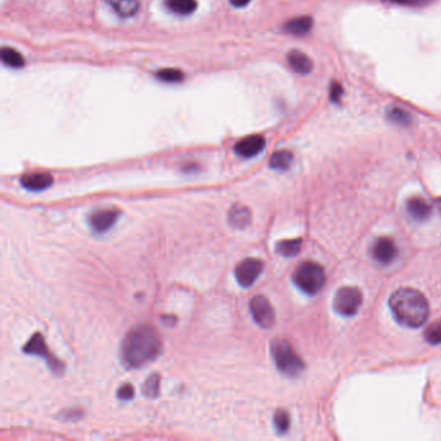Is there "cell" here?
<instances>
[{
    "mask_svg": "<svg viewBox=\"0 0 441 441\" xmlns=\"http://www.w3.org/2000/svg\"><path fill=\"white\" fill-rule=\"evenodd\" d=\"M166 7L170 12L178 16H189L197 10V0H166Z\"/></svg>",
    "mask_w": 441,
    "mask_h": 441,
    "instance_id": "cell-18",
    "label": "cell"
},
{
    "mask_svg": "<svg viewBox=\"0 0 441 441\" xmlns=\"http://www.w3.org/2000/svg\"><path fill=\"white\" fill-rule=\"evenodd\" d=\"M389 303L391 312L400 325L411 329L423 325L430 315L426 296L416 289L402 287L396 290L391 295Z\"/></svg>",
    "mask_w": 441,
    "mask_h": 441,
    "instance_id": "cell-2",
    "label": "cell"
},
{
    "mask_svg": "<svg viewBox=\"0 0 441 441\" xmlns=\"http://www.w3.org/2000/svg\"><path fill=\"white\" fill-rule=\"evenodd\" d=\"M156 75L159 81L166 83H179L184 79V73L179 69H162Z\"/></svg>",
    "mask_w": 441,
    "mask_h": 441,
    "instance_id": "cell-23",
    "label": "cell"
},
{
    "mask_svg": "<svg viewBox=\"0 0 441 441\" xmlns=\"http://www.w3.org/2000/svg\"><path fill=\"white\" fill-rule=\"evenodd\" d=\"M106 3L122 19L134 17L140 8L139 0H106Z\"/></svg>",
    "mask_w": 441,
    "mask_h": 441,
    "instance_id": "cell-15",
    "label": "cell"
},
{
    "mask_svg": "<svg viewBox=\"0 0 441 441\" xmlns=\"http://www.w3.org/2000/svg\"><path fill=\"white\" fill-rule=\"evenodd\" d=\"M23 352L28 353V355H34V356H39V358H44L48 362L51 370L63 373V364L59 360L53 358L52 355L48 352V348L45 346V342H44V338H43L42 334H38V333L34 334L32 336V339L23 347Z\"/></svg>",
    "mask_w": 441,
    "mask_h": 441,
    "instance_id": "cell-8",
    "label": "cell"
},
{
    "mask_svg": "<svg viewBox=\"0 0 441 441\" xmlns=\"http://www.w3.org/2000/svg\"><path fill=\"white\" fill-rule=\"evenodd\" d=\"M232 6L237 7V8H242V7H246L252 0H229Z\"/></svg>",
    "mask_w": 441,
    "mask_h": 441,
    "instance_id": "cell-30",
    "label": "cell"
},
{
    "mask_svg": "<svg viewBox=\"0 0 441 441\" xmlns=\"http://www.w3.org/2000/svg\"><path fill=\"white\" fill-rule=\"evenodd\" d=\"M250 312L255 322L262 326L263 329H271L276 322L274 307L263 295H256L250 300Z\"/></svg>",
    "mask_w": 441,
    "mask_h": 441,
    "instance_id": "cell-6",
    "label": "cell"
},
{
    "mask_svg": "<svg viewBox=\"0 0 441 441\" xmlns=\"http://www.w3.org/2000/svg\"><path fill=\"white\" fill-rule=\"evenodd\" d=\"M312 26H314V20L308 16H302V17H296V19L286 22L284 30L287 34H291L295 37H303L305 34L311 32Z\"/></svg>",
    "mask_w": 441,
    "mask_h": 441,
    "instance_id": "cell-17",
    "label": "cell"
},
{
    "mask_svg": "<svg viewBox=\"0 0 441 441\" xmlns=\"http://www.w3.org/2000/svg\"><path fill=\"white\" fill-rule=\"evenodd\" d=\"M371 255L377 262L387 265V264L393 262L396 259V256H398V246H396V243L392 238L380 237L373 243Z\"/></svg>",
    "mask_w": 441,
    "mask_h": 441,
    "instance_id": "cell-10",
    "label": "cell"
},
{
    "mask_svg": "<svg viewBox=\"0 0 441 441\" xmlns=\"http://www.w3.org/2000/svg\"><path fill=\"white\" fill-rule=\"evenodd\" d=\"M159 384H161V377L158 374H152L143 386V393L149 399L157 398L159 395Z\"/></svg>",
    "mask_w": 441,
    "mask_h": 441,
    "instance_id": "cell-22",
    "label": "cell"
},
{
    "mask_svg": "<svg viewBox=\"0 0 441 441\" xmlns=\"http://www.w3.org/2000/svg\"><path fill=\"white\" fill-rule=\"evenodd\" d=\"M287 63L290 65V68L298 74H308L312 72L314 69V63L312 60L300 51H291L287 54Z\"/></svg>",
    "mask_w": 441,
    "mask_h": 441,
    "instance_id": "cell-16",
    "label": "cell"
},
{
    "mask_svg": "<svg viewBox=\"0 0 441 441\" xmlns=\"http://www.w3.org/2000/svg\"><path fill=\"white\" fill-rule=\"evenodd\" d=\"M438 207H439V211H440L441 212V198L440 200L438 201Z\"/></svg>",
    "mask_w": 441,
    "mask_h": 441,
    "instance_id": "cell-31",
    "label": "cell"
},
{
    "mask_svg": "<svg viewBox=\"0 0 441 441\" xmlns=\"http://www.w3.org/2000/svg\"><path fill=\"white\" fill-rule=\"evenodd\" d=\"M361 305H362V294L358 287L345 286L336 291L334 308L339 315L347 316V317L356 315Z\"/></svg>",
    "mask_w": 441,
    "mask_h": 441,
    "instance_id": "cell-5",
    "label": "cell"
},
{
    "mask_svg": "<svg viewBox=\"0 0 441 441\" xmlns=\"http://www.w3.org/2000/svg\"><path fill=\"white\" fill-rule=\"evenodd\" d=\"M162 338L152 326H137L127 333L122 343V360L128 368H141L162 352Z\"/></svg>",
    "mask_w": 441,
    "mask_h": 441,
    "instance_id": "cell-1",
    "label": "cell"
},
{
    "mask_svg": "<svg viewBox=\"0 0 441 441\" xmlns=\"http://www.w3.org/2000/svg\"><path fill=\"white\" fill-rule=\"evenodd\" d=\"M342 95H343V88H342V85L340 83H334L331 84V87H330V99L334 101V103H339L340 101V99H342Z\"/></svg>",
    "mask_w": 441,
    "mask_h": 441,
    "instance_id": "cell-28",
    "label": "cell"
},
{
    "mask_svg": "<svg viewBox=\"0 0 441 441\" xmlns=\"http://www.w3.org/2000/svg\"><path fill=\"white\" fill-rule=\"evenodd\" d=\"M389 3H395L400 6H409V7H418L430 3L431 0H387Z\"/></svg>",
    "mask_w": 441,
    "mask_h": 441,
    "instance_id": "cell-29",
    "label": "cell"
},
{
    "mask_svg": "<svg viewBox=\"0 0 441 441\" xmlns=\"http://www.w3.org/2000/svg\"><path fill=\"white\" fill-rule=\"evenodd\" d=\"M424 338L431 345H440L441 343V321L431 324L424 330Z\"/></svg>",
    "mask_w": 441,
    "mask_h": 441,
    "instance_id": "cell-26",
    "label": "cell"
},
{
    "mask_svg": "<svg viewBox=\"0 0 441 441\" xmlns=\"http://www.w3.org/2000/svg\"><path fill=\"white\" fill-rule=\"evenodd\" d=\"M0 57H1V61L4 63V65L13 68V69H19L25 65V59L21 53L13 50V48H10V47H4L1 50Z\"/></svg>",
    "mask_w": 441,
    "mask_h": 441,
    "instance_id": "cell-20",
    "label": "cell"
},
{
    "mask_svg": "<svg viewBox=\"0 0 441 441\" xmlns=\"http://www.w3.org/2000/svg\"><path fill=\"white\" fill-rule=\"evenodd\" d=\"M294 161V156L289 150H278L272 154L269 159V166L277 171H287L291 167Z\"/></svg>",
    "mask_w": 441,
    "mask_h": 441,
    "instance_id": "cell-19",
    "label": "cell"
},
{
    "mask_svg": "<svg viewBox=\"0 0 441 441\" xmlns=\"http://www.w3.org/2000/svg\"><path fill=\"white\" fill-rule=\"evenodd\" d=\"M134 396H135V389L130 383L121 386L118 389V392H116V398L121 400L134 399Z\"/></svg>",
    "mask_w": 441,
    "mask_h": 441,
    "instance_id": "cell-27",
    "label": "cell"
},
{
    "mask_svg": "<svg viewBox=\"0 0 441 441\" xmlns=\"http://www.w3.org/2000/svg\"><path fill=\"white\" fill-rule=\"evenodd\" d=\"M302 249V240L295 238V240H285L280 241L276 245V252L285 258H293Z\"/></svg>",
    "mask_w": 441,
    "mask_h": 441,
    "instance_id": "cell-21",
    "label": "cell"
},
{
    "mask_svg": "<svg viewBox=\"0 0 441 441\" xmlns=\"http://www.w3.org/2000/svg\"><path fill=\"white\" fill-rule=\"evenodd\" d=\"M265 147V139L262 135L243 137L236 145L234 152L242 158H252L262 153Z\"/></svg>",
    "mask_w": 441,
    "mask_h": 441,
    "instance_id": "cell-11",
    "label": "cell"
},
{
    "mask_svg": "<svg viewBox=\"0 0 441 441\" xmlns=\"http://www.w3.org/2000/svg\"><path fill=\"white\" fill-rule=\"evenodd\" d=\"M294 284L305 294L315 295L324 287L326 281L325 269L314 262L302 263L293 274Z\"/></svg>",
    "mask_w": 441,
    "mask_h": 441,
    "instance_id": "cell-4",
    "label": "cell"
},
{
    "mask_svg": "<svg viewBox=\"0 0 441 441\" xmlns=\"http://www.w3.org/2000/svg\"><path fill=\"white\" fill-rule=\"evenodd\" d=\"M263 269H264V263L262 260L255 258H247L236 267L234 276L237 283L241 285L242 287H250L262 274Z\"/></svg>",
    "mask_w": 441,
    "mask_h": 441,
    "instance_id": "cell-7",
    "label": "cell"
},
{
    "mask_svg": "<svg viewBox=\"0 0 441 441\" xmlns=\"http://www.w3.org/2000/svg\"><path fill=\"white\" fill-rule=\"evenodd\" d=\"M22 187L30 192H42L48 189L53 184V178L48 172H32L20 179Z\"/></svg>",
    "mask_w": 441,
    "mask_h": 441,
    "instance_id": "cell-12",
    "label": "cell"
},
{
    "mask_svg": "<svg viewBox=\"0 0 441 441\" xmlns=\"http://www.w3.org/2000/svg\"><path fill=\"white\" fill-rule=\"evenodd\" d=\"M119 211L116 209H105L92 212L88 218V224L95 233H105L109 231L119 218Z\"/></svg>",
    "mask_w": 441,
    "mask_h": 441,
    "instance_id": "cell-9",
    "label": "cell"
},
{
    "mask_svg": "<svg viewBox=\"0 0 441 441\" xmlns=\"http://www.w3.org/2000/svg\"><path fill=\"white\" fill-rule=\"evenodd\" d=\"M271 352L277 369L287 377H296L305 370L303 360L294 348L284 339H276L271 345Z\"/></svg>",
    "mask_w": 441,
    "mask_h": 441,
    "instance_id": "cell-3",
    "label": "cell"
},
{
    "mask_svg": "<svg viewBox=\"0 0 441 441\" xmlns=\"http://www.w3.org/2000/svg\"><path fill=\"white\" fill-rule=\"evenodd\" d=\"M274 424L278 433H285L290 427V417L287 411L284 409H278L274 417Z\"/></svg>",
    "mask_w": 441,
    "mask_h": 441,
    "instance_id": "cell-25",
    "label": "cell"
},
{
    "mask_svg": "<svg viewBox=\"0 0 441 441\" xmlns=\"http://www.w3.org/2000/svg\"><path fill=\"white\" fill-rule=\"evenodd\" d=\"M228 221L233 228L243 229L252 223V211L246 206L234 205L228 212Z\"/></svg>",
    "mask_w": 441,
    "mask_h": 441,
    "instance_id": "cell-14",
    "label": "cell"
},
{
    "mask_svg": "<svg viewBox=\"0 0 441 441\" xmlns=\"http://www.w3.org/2000/svg\"><path fill=\"white\" fill-rule=\"evenodd\" d=\"M389 121H392L393 123L399 125V126H409L411 122V116L409 113H407L405 110L400 109V107H391L389 110Z\"/></svg>",
    "mask_w": 441,
    "mask_h": 441,
    "instance_id": "cell-24",
    "label": "cell"
},
{
    "mask_svg": "<svg viewBox=\"0 0 441 441\" xmlns=\"http://www.w3.org/2000/svg\"><path fill=\"white\" fill-rule=\"evenodd\" d=\"M407 209H408L410 216L417 221L429 220L432 215L430 203L420 197L410 198L407 203Z\"/></svg>",
    "mask_w": 441,
    "mask_h": 441,
    "instance_id": "cell-13",
    "label": "cell"
}]
</instances>
